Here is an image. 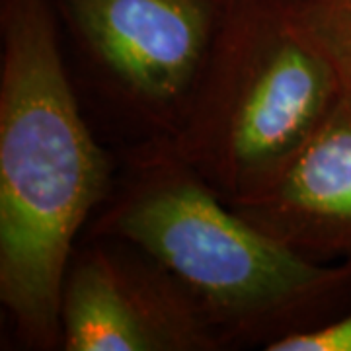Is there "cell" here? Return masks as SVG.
I'll return each mask as SVG.
<instances>
[{
	"mask_svg": "<svg viewBox=\"0 0 351 351\" xmlns=\"http://www.w3.org/2000/svg\"><path fill=\"white\" fill-rule=\"evenodd\" d=\"M0 301L27 350H59L75 240L110 186L45 0H2Z\"/></svg>",
	"mask_w": 351,
	"mask_h": 351,
	"instance_id": "6da1fadb",
	"label": "cell"
},
{
	"mask_svg": "<svg viewBox=\"0 0 351 351\" xmlns=\"http://www.w3.org/2000/svg\"><path fill=\"white\" fill-rule=\"evenodd\" d=\"M106 240L133 246L174 281L223 346L260 343L326 324L351 295V263L316 262L248 221L170 138L133 158L100 217Z\"/></svg>",
	"mask_w": 351,
	"mask_h": 351,
	"instance_id": "7a4b0ae2",
	"label": "cell"
},
{
	"mask_svg": "<svg viewBox=\"0 0 351 351\" xmlns=\"http://www.w3.org/2000/svg\"><path fill=\"white\" fill-rule=\"evenodd\" d=\"M285 0H225L176 152L230 205L269 188L343 96Z\"/></svg>",
	"mask_w": 351,
	"mask_h": 351,
	"instance_id": "3957f363",
	"label": "cell"
},
{
	"mask_svg": "<svg viewBox=\"0 0 351 351\" xmlns=\"http://www.w3.org/2000/svg\"><path fill=\"white\" fill-rule=\"evenodd\" d=\"M73 256L61 295L64 351H215L197 308L145 254L119 240Z\"/></svg>",
	"mask_w": 351,
	"mask_h": 351,
	"instance_id": "277c9868",
	"label": "cell"
},
{
	"mask_svg": "<svg viewBox=\"0 0 351 351\" xmlns=\"http://www.w3.org/2000/svg\"><path fill=\"white\" fill-rule=\"evenodd\" d=\"M96 61L172 131L213 47L225 0H64Z\"/></svg>",
	"mask_w": 351,
	"mask_h": 351,
	"instance_id": "5b68a950",
	"label": "cell"
},
{
	"mask_svg": "<svg viewBox=\"0 0 351 351\" xmlns=\"http://www.w3.org/2000/svg\"><path fill=\"white\" fill-rule=\"evenodd\" d=\"M232 207L304 258L351 263V94L269 188Z\"/></svg>",
	"mask_w": 351,
	"mask_h": 351,
	"instance_id": "8992f818",
	"label": "cell"
},
{
	"mask_svg": "<svg viewBox=\"0 0 351 351\" xmlns=\"http://www.w3.org/2000/svg\"><path fill=\"white\" fill-rule=\"evenodd\" d=\"M295 22L351 94V0H285Z\"/></svg>",
	"mask_w": 351,
	"mask_h": 351,
	"instance_id": "52a82bcc",
	"label": "cell"
},
{
	"mask_svg": "<svg viewBox=\"0 0 351 351\" xmlns=\"http://www.w3.org/2000/svg\"><path fill=\"white\" fill-rule=\"evenodd\" d=\"M267 351H351V311L314 330L277 339Z\"/></svg>",
	"mask_w": 351,
	"mask_h": 351,
	"instance_id": "ba28073f",
	"label": "cell"
}]
</instances>
